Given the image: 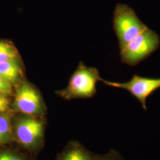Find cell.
Segmentation results:
<instances>
[{"label":"cell","mask_w":160,"mask_h":160,"mask_svg":"<svg viewBox=\"0 0 160 160\" xmlns=\"http://www.w3.org/2000/svg\"><path fill=\"white\" fill-rule=\"evenodd\" d=\"M113 29L119 40L120 52L148 27L135 10L125 4H117L113 12Z\"/></svg>","instance_id":"6da1fadb"},{"label":"cell","mask_w":160,"mask_h":160,"mask_svg":"<svg viewBox=\"0 0 160 160\" xmlns=\"http://www.w3.org/2000/svg\"><path fill=\"white\" fill-rule=\"evenodd\" d=\"M160 45L158 34L147 28L120 52L121 61L128 65L136 66L156 51Z\"/></svg>","instance_id":"7a4b0ae2"},{"label":"cell","mask_w":160,"mask_h":160,"mask_svg":"<svg viewBox=\"0 0 160 160\" xmlns=\"http://www.w3.org/2000/svg\"><path fill=\"white\" fill-rule=\"evenodd\" d=\"M59 160H96L88 152L80 146H72L64 151Z\"/></svg>","instance_id":"ba28073f"},{"label":"cell","mask_w":160,"mask_h":160,"mask_svg":"<svg viewBox=\"0 0 160 160\" xmlns=\"http://www.w3.org/2000/svg\"><path fill=\"white\" fill-rule=\"evenodd\" d=\"M102 81L106 85L123 88L128 91L139 101L145 110H147V98L160 88V78H147L137 74L133 75L131 80L126 82H110L103 80Z\"/></svg>","instance_id":"277c9868"},{"label":"cell","mask_w":160,"mask_h":160,"mask_svg":"<svg viewBox=\"0 0 160 160\" xmlns=\"http://www.w3.org/2000/svg\"><path fill=\"white\" fill-rule=\"evenodd\" d=\"M44 126L41 120L26 115L17 119L14 133L17 141L28 148L36 147L43 137Z\"/></svg>","instance_id":"5b68a950"},{"label":"cell","mask_w":160,"mask_h":160,"mask_svg":"<svg viewBox=\"0 0 160 160\" xmlns=\"http://www.w3.org/2000/svg\"><path fill=\"white\" fill-rule=\"evenodd\" d=\"M12 84L0 74V93L7 95L12 92Z\"/></svg>","instance_id":"8fae6325"},{"label":"cell","mask_w":160,"mask_h":160,"mask_svg":"<svg viewBox=\"0 0 160 160\" xmlns=\"http://www.w3.org/2000/svg\"><path fill=\"white\" fill-rule=\"evenodd\" d=\"M12 139V126L8 116L0 114V143H6Z\"/></svg>","instance_id":"9c48e42d"},{"label":"cell","mask_w":160,"mask_h":160,"mask_svg":"<svg viewBox=\"0 0 160 160\" xmlns=\"http://www.w3.org/2000/svg\"><path fill=\"white\" fill-rule=\"evenodd\" d=\"M16 49L6 41H0V62L17 59Z\"/></svg>","instance_id":"30bf717a"},{"label":"cell","mask_w":160,"mask_h":160,"mask_svg":"<svg viewBox=\"0 0 160 160\" xmlns=\"http://www.w3.org/2000/svg\"><path fill=\"white\" fill-rule=\"evenodd\" d=\"M9 107L8 100L6 98V95L0 93V113L6 112Z\"/></svg>","instance_id":"4fadbf2b"},{"label":"cell","mask_w":160,"mask_h":160,"mask_svg":"<svg viewBox=\"0 0 160 160\" xmlns=\"http://www.w3.org/2000/svg\"><path fill=\"white\" fill-rule=\"evenodd\" d=\"M14 106L18 112L30 116L40 114L43 110L39 93L27 82H23L18 87L14 98Z\"/></svg>","instance_id":"8992f818"},{"label":"cell","mask_w":160,"mask_h":160,"mask_svg":"<svg viewBox=\"0 0 160 160\" xmlns=\"http://www.w3.org/2000/svg\"><path fill=\"white\" fill-rule=\"evenodd\" d=\"M0 160H25L22 157L10 152H3L0 153Z\"/></svg>","instance_id":"7c38bea8"},{"label":"cell","mask_w":160,"mask_h":160,"mask_svg":"<svg viewBox=\"0 0 160 160\" xmlns=\"http://www.w3.org/2000/svg\"><path fill=\"white\" fill-rule=\"evenodd\" d=\"M120 160L119 158H118V157H116V156H113V155H110V156H108V157H106V158H103L102 160Z\"/></svg>","instance_id":"5bb4252c"},{"label":"cell","mask_w":160,"mask_h":160,"mask_svg":"<svg viewBox=\"0 0 160 160\" xmlns=\"http://www.w3.org/2000/svg\"><path fill=\"white\" fill-rule=\"evenodd\" d=\"M22 73L17 59L0 62V74L11 84L18 80Z\"/></svg>","instance_id":"52a82bcc"},{"label":"cell","mask_w":160,"mask_h":160,"mask_svg":"<svg viewBox=\"0 0 160 160\" xmlns=\"http://www.w3.org/2000/svg\"><path fill=\"white\" fill-rule=\"evenodd\" d=\"M97 69L80 64L63 92L68 98H90L96 92V84L102 81Z\"/></svg>","instance_id":"3957f363"}]
</instances>
